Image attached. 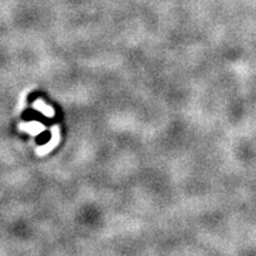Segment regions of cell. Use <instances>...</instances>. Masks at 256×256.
<instances>
[{"instance_id": "277c9868", "label": "cell", "mask_w": 256, "mask_h": 256, "mask_svg": "<svg viewBox=\"0 0 256 256\" xmlns=\"http://www.w3.org/2000/svg\"><path fill=\"white\" fill-rule=\"evenodd\" d=\"M50 138H51V134L49 132H43L40 136H38L37 142H40V144H42V145H43V144H46V142H49Z\"/></svg>"}, {"instance_id": "3957f363", "label": "cell", "mask_w": 256, "mask_h": 256, "mask_svg": "<svg viewBox=\"0 0 256 256\" xmlns=\"http://www.w3.org/2000/svg\"><path fill=\"white\" fill-rule=\"evenodd\" d=\"M34 107H36V110L43 112L46 116H50V118L54 116V110H51L50 107H48V106L44 104L42 101H37L36 104H34Z\"/></svg>"}, {"instance_id": "7a4b0ae2", "label": "cell", "mask_w": 256, "mask_h": 256, "mask_svg": "<svg viewBox=\"0 0 256 256\" xmlns=\"http://www.w3.org/2000/svg\"><path fill=\"white\" fill-rule=\"evenodd\" d=\"M22 128H23V130H28V132H30L31 134H37V133H40V132H42V130H43V126H42V124H37V122L25 124H23V126H22Z\"/></svg>"}, {"instance_id": "6da1fadb", "label": "cell", "mask_w": 256, "mask_h": 256, "mask_svg": "<svg viewBox=\"0 0 256 256\" xmlns=\"http://www.w3.org/2000/svg\"><path fill=\"white\" fill-rule=\"evenodd\" d=\"M58 132H57V130H54V133H52V138H51V140L49 142V144H46V146L42 147V148H40V154H44V153L49 152L50 150H52L54 147L56 146L57 142H58V134H57Z\"/></svg>"}]
</instances>
